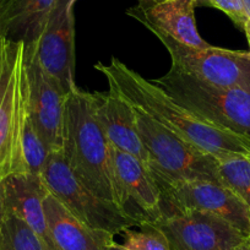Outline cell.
I'll list each match as a JSON object with an SVG mask.
<instances>
[{"instance_id":"6da1fadb","label":"cell","mask_w":250,"mask_h":250,"mask_svg":"<svg viewBox=\"0 0 250 250\" xmlns=\"http://www.w3.org/2000/svg\"><path fill=\"white\" fill-rule=\"evenodd\" d=\"M95 69L124 100L199 150L217 160L250 157L249 141L199 117L117 58H112L109 64L97 62Z\"/></svg>"},{"instance_id":"7a4b0ae2","label":"cell","mask_w":250,"mask_h":250,"mask_svg":"<svg viewBox=\"0 0 250 250\" xmlns=\"http://www.w3.org/2000/svg\"><path fill=\"white\" fill-rule=\"evenodd\" d=\"M62 151L83 184L128 215L113 167L110 144L96 118L91 92L76 87L66 97Z\"/></svg>"},{"instance_id":"3957f363","label":"cell","mask_w":250,"mask_h":250,"mask_svg":"<svg viewBox=\"0 0 250 250\" xmlns=\"http://www.w3.org/2000/svg\"><path fill=\"white\" fill-rule=\"evenodd\" d=\"M28 118L25 43L0 42V177L26 173L22 135Z\"/></svg>"},{"instance_id":"277c9868","label":"cell","mask_w":250,"mask_h":250,"mask_svg":"<svg viewBox=\"0 0 250 250\" xmlns=\"http://www.w3.org/2000/svg\"><path fill=\"white\" fill-rule=\"evenodd\" d=\"M134 110L139 134L147 151L148 168L158 185L195 180L222 184L217 158L174 135L136 107Z\"/></svg>"},{"instance_id":"5b68a950","label":"cell","mask_w":250,"mask_h":250,"mask_svg":"<svg viewBox=\"0 0 250 250\" xmlns=\"http://www.w3.org/2000/svg\"><path fill=\"white\" fill-rule=\"evenodd\" d=\"M151 81L203 119L250 143V90L215 87L173 66Z\"/></svg>"},{"instance_id":"8992f818","label":"cell","mask_w":250,"mask_h":250,"mask_svg":"<svg viewBox=\"0 0 250 250\" xmlns=\"http://www.w3.org/2000/svg\"><path fill=\"white\" fill-rule=\"evenodd\" d=\"M42 178L48 191L65 206L76 218L95 229L113 235L140 227V223L122 210L93 194L71 172L62 150L50 152Z\"/></svg>"},{"instance_id":"52a82bcc","label":"cell","mask_w":250,"mask_h":250,"mask_svg":"<svg viewBox=\"0 0 250 250\" xmlns=\"http://www.w3.org/2000/svg\"><path fill=\"white\" fill-rule=\"evenodd\" d=\"M168 50L172 66L208 85L250 90V52L213 47H190L151 31Z\"/></svg>"},{"instance_id":"ba28073f","label":"cell","mask_w":250,"mask_h":250,"mask_svg":"<svg viewBox=\"0 0 250 250\" xmlns=\"http://www.w3.org/2000/svg\"><path fill=\"white\" fill-rule=\"evenodd\" d=\"M158 187L162 194V217L180 211H203L223 218L244 237L250 238L249 211L225 184L195 180Z\"/></svg>"},{"instance_id":"9c48e42d","label":"cell","mask_w":250,"mask_h":250,"mask_svg":"<svg viewBox=\"0 0 250 250\" xmlns=\"http://www.w3.org/2000/svg\"><path fill=\"white\" fill-rule=\"evenodd\" d=\"M78 0H58L42 35L33 44L36 58L43 70L69 95L75 83V16Z\"/></svg>"},{"instance_id":"30bf717a","label":"cell","mask_w":250,"mask_h":250,"mask_svg":"<svg viewBox=\"0 0 250 250\" xmlns=\"http://www.w3.org/2000/svg\"><path fill=\"white\" fill-rule=\"evenodd\" d=\"M172 250H233L249 238L218 216L203 211H180L152 223Z\"/></svg>"},{"instance_id":"8fae6325","label":"cell","mask_w":250,"mask_h":250,"mask_svg":"<svg viewBox=\"0 0 250 250\" xmlns=\"http://www.w3.org/2000/svg\"><path fill=\"white\" fill-rule=\"evenodd\" d=\"M25 62L31 122L50 152H55L62 148V123L68 95L43 70L33 44H25Z\"/></svg>"},{"instance_id":"7c38bea8","label":"cell","mask_w":250,"mask_h":250,"mask_svg":"<svg viewBox=\"0 0 250 250\" xmlns=\"http://www.w3.org/2000/svg\"><path fill=\"white\" fill-rule=\"evenodd\" d=\"M110 156L128 215L140 226L160 221L163 216L162 194L150 169L135 157L112 145Z\"/></svg>"},{"instance_id":"4fadbf2b","label":"cell","mask_w":250,"mask_h":250,"mask_svg":"<svg viewBox=\"0 0 250 250\" xmlns=\"http://www.w3.org/2000/svg\"><path fill=\"white\" fill-rule=\"evenodd\" d=\"M1 183L6 211L21 218L48 250H59L45 217L43 201L49 191L42 175L14 173L4 177Z\"/></svg>"},{"instance_id":"5bb4252c","label":"cell","mask_w":250,"mask_h":250,"mask_svg":"<svg viewBox=\"0 0 250 250\" xmlns=\"http://www.w3.org/2000/svg\"><path fill=\"white\" fill-rule=\"evenodd\" d=\"M92 97L96 118L110 145L148 168V155L139 134L133 105L110 87L107 92L92 93Z\"/></svg>"},{"instance_id":"9a60e30c","label":"cell","mask_w":250,"mask_h":250,"mask_svg":"<svg viewBox=\"0 0 250 250\" xmlns=\"http://www.w3.org/2000/svg\"><path fill=\"white\" fill-rule=\"evenodd\" d=\"M126 14L148 31H157L183 44L199 48L210 45L198 32L194 0H170L147 9L134 6Z\"/></svg>"},{"instance_id":"2e32d148","label":"cell","mask_w":250,"mask_h":250,"mask_svg":"<svg viewBox=\"0 0 250 250\" xmlns=\"http://www.w3.org/2000/svg\"><path fill=\"white\" fill-rule=\"evenodd\" d=\"M43 205L50 233L59 250H109L115 243V235L88 227L50 193Z\"/></svg>"},{"instance_id":"e0dca14e","label":"cell","mask_w":250,"mask_h":250,"mask_svg":"<svg viewBox=\"0 0 250 250\" xmlns=\"http://www.w3.org/2000/svg\"><path fill=\"white\" fill-rule=\"evenodd\" d=\"M58 0H10L8 5L6 38L25 44L35 43L42 35Z\"/></svg>"},{"instance_id":"ac0fdd59","label":"cell","mask_w":250,"mask_h":250,"mask_svg":"<svg viewBox=\"0 0 250 250\" xmlns=\"http://www.w3.org/2000/svg\"><path fill=\"white\" fill-rule=\"evenodd\" d=\"M217 161L222 184L240 199L250 213V157L233 156Z\"/></svg>"},{"instance_id":"d6986e66","label":"cell","mask_w":250,"mask_h":250,"mask_svg":"<svg viewBox=\"0 0 250 250\" xmlns=\"http://www.w3.org/2000/svg\"><path fill=\"white\" fill-rule=\"evenodd\" d=\"M0 250H48L21 218L6 211L1 228Z\"/></svg>"},{"instance_id":"ffe728a7","label":"cell","mask_w":250,"mask_h":250,"mask_svg":"<svg viewBox=\"0 0 250 250\" xmlns=\"http://www.w3.org/2000/svg\"><path fill=\"white\" fill-rule=\"evenodd\" d=\"M22 153L26 173L37 175L42 174L45 163L50 156V150L33 126L30 113H28V118L26 120L25 130H23L22 135Z\"/></svg>"},{"instance_id":"44dd1931","label":"cell","mask_w":250,"mask_h":250,"mask_svg":"<svg viewBox=\"0 0 250 250\" xmlns=\"http://www.w3.org/2000/svg\"><path fill=\"white\" fill-rule=\"evenodd\" d=\"M136 228V227H135ZM126 229L122 243H118L124 250H172L167 238L152 223Z\"/></svg>"},{"instance_id":"7402d4cb","label":"cell","mask_w":250,"mask_h":250,"mask_svg":"<svg viewBox=\"0 0 250 250\" xmlns=\"http://www.w3.org/2000/svg\"><path fill=\"white\" fill-rule=\"evenodd\" d=\"M194 5L195 8L205 6L222 11L240 30H243L244 23L249 19L243 0H194Z\"/></svg>"},{"instance_id":"603a6c76","label":"cell","mask_w":250,"mask_h":250,"mask_svg":"<svg viewBox=\"0 0 250 250\" xmlns=\"http://www.w3.org/2000/svg\"><path fill=\"white\" fill-rule=\"evenodd\" d=\"M10 0H0V42L6 37L8 33V5Z\"/></svg>"},{"instance_id":"cb8c5ba5","label":"cell","mask_w":250,"mask_h":250,"mask_svg":"<svg viewBox=\"0 0 250 250\" xmlns=\"http://www.w3.org/2000/svg\"><path fill=\"white\" fill-rule=\"evenodd\" d=\"M3 178L0 177V237H1V228H3L4 220L6 216V208L5 204H4V195H3V183H1Z\"/></svg>"},{"instance_id":"d4e9b609","label":"cell","mask_w":250,"mask_h":250,"mask_svg":"<svg viewBox=\"0 0 250 250\" xmlns=\"http://www.w3.org/2000/svg\"><path fill=\"white\" fill-rule=\"evenodd\" d=\"M167 1H170V0H138V6L143 9L151 8V6L160 5V4L167 3Z\"/></svg>"},{"instance_id":"484cf974","label":"cell","mask_w":250,"mask_h":250,"mask_svg":"<svg viewBox=\"0 0 250 250\" xmlns=\"http://www.w3.org/2000/svg\"><path fill=\"white\" fill-rule=\"evenodd\" d=\"M243 31H244L245 36H247L248 43H249V47H250V18L248 19L247 22L244 23V27H243ZM249 52H250V50H249Z\"/></svg>"},{"instance_id":"4316f807","label":"cell","mask_w":250,"mask_h":250,"mask_svg":"<svg viewBox=\"0 0 250 250\" xmlns=\"http://www.w3.org/2000/svg\"><path fill=\"white\" fill-rule=\"evenodd\" d=\"M233 250H250V239H247L243 244H240L239 247L234 248Z\"/></svg>"},{"instance_id":"83f0119b","label":"cell","mask_w":250,"mask_h":250,"mask_svg":"<svg viewBox=\"0 0 250 250\" xmlns=\"http://www.w3.org/2000/svg\"><path fill=\"white\" fill-rule=\"evenodd\" d=\"M243 4L245 6V10H247L248 16L250 18V0H243Z\"/></svg>"},{"instance_id":"f1b7e54d","label":"cell","mask_w":250,"mask_h":250,"mask_svg":"<svg viewBox=\"0 0 250 250\" xmlns=\"http://www.w3.org/2000/svg\"><path fill=\"white\" fill-rule=\"evenodd\" d=\"M109 250H124V249H123V248L118 244V242H115L114 244L109 248Z\"/></svg>"},{"instance_id":"f546056e","label":"cell","mask_w":250,"mask_h":250,"mask_svg":"<svg viewBox=\"0 0 250 250\" xmlns=\"http://www.w3.org/2000/svg\"><path fill=\"white\" fill-rule=\"evenodd\" d=\"M249 239H250V238H249Z\"/></svg>"}]
</instances>
